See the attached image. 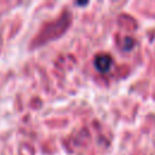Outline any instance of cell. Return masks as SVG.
<instances>
[{
    "label": "cell",
    "mask_w": 155,
    "mask_h": 155,
    "mask_svg": "<svg viewBox=\"0 0 155 155\" xmlns=\"http://www.w3.org/2000/svg\"><path fill=\"white\" fill-rule=\"evenodd\" d=\"M111 64H113V59L107 53H99L94 58V67H96L97 70H99L102 73L108 71L110 69Z\"/></svg>",
    "instance_id": "cell-1"
}]
</instances>
